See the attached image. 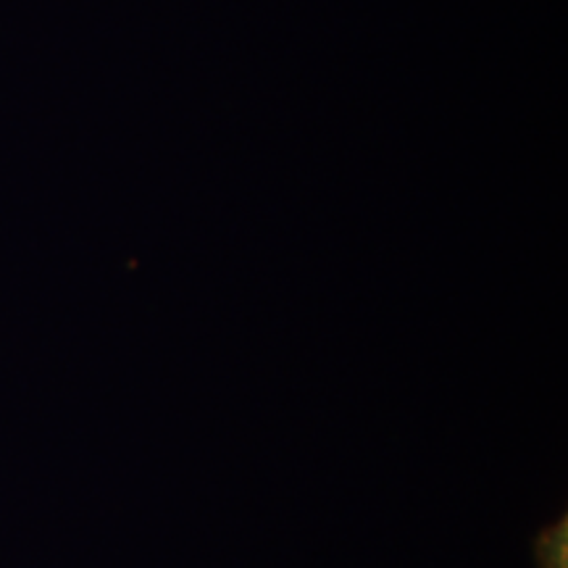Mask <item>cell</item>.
Masks as SVG:
<instances>
[{
    "label": "cell",
    "mask_w": 568,
    "mask_h": 568,
    "mask_svg": "<svg viewBox=\"0 0 568 568\" xmlns=\"http://www.w3.org/2000/svg\"><path fill=\"white\" fill-rule=\"evenodd\" d=\"M566 518H560L535 539L537 568H566Z\"/></svg>",
    "instance_id": "6da1fadb"
}]
</instances>
